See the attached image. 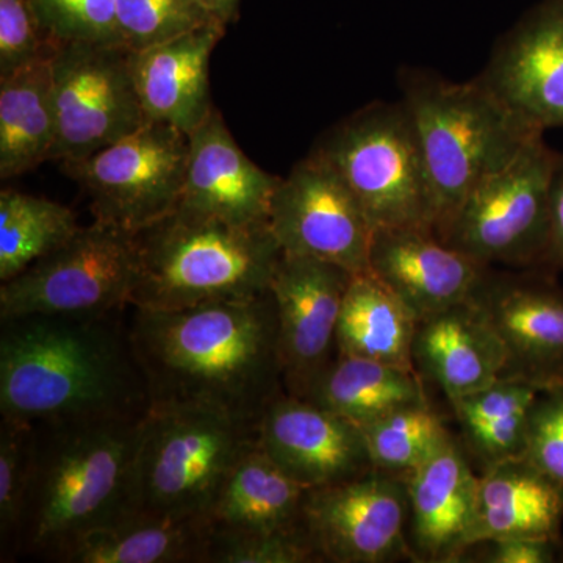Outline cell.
<instances>
[{"instance_id":"cell-31","label":"cell","mask_w":563,"mask_h":563,"mask_svg":"<svg viewBox=\"0 0 563 563\" xmlns=\"http://www.w3.org/2000/svg\"><path fill=\"white\" fill-rule=\"evenodd\" d=\"M373 468L406 477L451 439L429 404H413L361 426Z\"/></svg>"},{"instance_id":"cell-24","label":"cell","mask_w":563,"mask_h":563,"mask_svg":"<svg viewBox=\"0 0 563 563\" xmlns=\"http://www.w3.org/2000/svg\"><path fill=\"white\" fill-rule=\"evenodd\" d=\"M562 521L563 485L526 457L487 465L477 479L472 547L510 537L561 540Z\"/></svg>"},{"instance_id":"cell-22","label":"cell","mask_w":563,"mask_h":563,"mask_svg":"<svg viewBox=\"0 0 563 563\" xmlns=\"http://www.w3.org/2000/svg\"><path fill=\"white\" fill-rule=\"evenodd\" d=\"M413 358L450 401L501 379L507 366L503 340L474 296L418 322Z\"/></svg>"},{"instance_id":"cell-3","label":"cell","mask_w":563,"mask_h":563,"mask_svg":"<svg viewBox=\"0 0 563 563\" xmlns=\"http://www.w3.org/2000/svg\"><path fill=\"white\" fill-rule=\"evenodd\" d=\"M144 417L33 422L35 465L16 559L54 562L77 537L128 514Z\"/></svg>"},{"instance_id":"cell-30","label":"cell","mask_w":563,"mask_h":563,"mask_svg":"<svg viewBox=\"0 0 563 563\" xmlns=\"http://www.w3.org/2000/svg\"><path fill=\"white\" fill-rule=\"evenodd\" d=\"M80 225L68 207L14 190L0 192V282L68 243Z\"/></svg>"},{"instance_id":"cell-9","label":"cell","mask_w":563,"mask_h":563,"mask_svg":"<svg viewBox=\"0 0 563 563\" xmlns=\"http://www.w3.org/2000/svg\"><path fill=\"white\" fill-rule=\"evenodd\" d=\"M135 233L95 221L0 285V320L27 314H106L131 307Z\"/></svg>"},{"instance_id":"cell-27","label":"cell","mask_w":563,"mask_h":563,"mask_svg":"<svg viewBox=\"0 0 563 563\" xmlns=\"http://www.w3.org/2000/svg\"><path fill=\"white\" fill-rule=\"evenodd\" d=\"M418 320L372 273L352 276L336 324V354L368 358L417 372Z\"/></svg>"},{"instance_id":"cell-20","label":"cell","mask_w":563,"mask_h":563,"mask_svg":"<svg viewBox=\"0 0 563 563\" xmlns=\"http://www.w3.org/2000/svg\"><path fill=\"white\" fill-rule=\"evenodd\" d=\"M415 561L457 562L472 548L477 479L453 437L407 474Z\"/></svg>"},{"instance_id":"cell-12","label":"cell","mask_w":563,"mask_h":563,"mask_svg":"<svg viewBox=\"0 0 563 563\" xmlns=\"http://www.w3.org/2000/svg\"><path fill=\"white\" fill-rule=\"evenodd\" d=\"M268 224L285 254L368 272L372 222L342 177L313 152L280 177Z\"/></svg>"},{"instance_id":"cell-25","label":"cell","mask_w":563,"mask_h":563,"mask_svg":"<svg viewBox=\"0 0 563 563\" xmlns=\"http://www.w3.org/2000/svg\"><path fill=\"white\" fill-rule=\"evenodd\" d=\"M206 518L128 512L77 537L58 563H207Z\"/></svg>"},{"instance_id":"cell-6","label":"cell","mask_w":563,"mask_h":563,"mask_svg":"<svg viewBox=\"0 0 563 563\" xmlns=\"http://www.w3.org/2000/svg\"><path fill=\"white\" fill-rule=\"evenodd\" d=\"M258 444V421L207 407H151L128 512L206 518L233 466Z\"/></svg>"},{"instance_id":"cell-16","label":"cell","mask_w":563,"mask_h":563,"mask_svg":"<svg viewBox=\"0 0 563 563\" xmlns=\"http://www.w3.org/2000/svg\"><path fill=\"white\" fill-rule=\"evenodd\" d=\"M477 79L532 131L563 128V0L507 33Z\"/></svg>"},{"instance_id":"cell-4","label":"cell","mask_w":563,"mask_h":563,"mask_svg":"<svg viewBox=\"0 0 563 563\" xmlns=\"http://www.w3.org/2000/svg\"><path fill=\"white\" fill-rule=\"evenodd\" d=\"M131 307L179 310L269 290L282 250L268 222L231 224L176 209L135 233Z\"/></svg>"},{"instance_id":"cell-18","label":"cell","mask_w":563,"mask_h":563,"mask_svg":"<svg viewBox=\"0 0 563 563\" xmlns=\"http://www.w3.org/2000/svg\"><path fill=\"white\" fill-rule=\"evenodd\" d=\"M487 268L431 229H376L369 246L368 272L409 307L418 322L473 299Z\"/></svg>"},{"instance_id":"cell-17","label":"cell","mask_w":563,"mask_h":563,"mask_svg":"<svg viewBox=\"0 0 563 563\" xmlns=\"http://www.w3.org/2000/svg\"><path fill=\"white\" fill-rule=\"evenodd\" d=\"M507 355L504 377L563 387V291L540 277H485L474 295Z\"/></svg>"},{"instance_id":"cell-32","label":"cell","mask_w":563,"mask_h":563,"mask_svg":"<svg viewBox=\"0 0 563 563\" xmlns=\"http://www.w3.org/2000/svg\"><path fill=\"white\" fill-rule=\"evenodd\" d=\"M36 432L31 421H0V561H16L18 539L33 465Z\"/></svg>"},{"instance_id":"cell-7","label":"cell","mask_w":563,"mask_h":563,"mask_svg":"<svg viewBox=\"0 0 563 563\" xmlns=\"http://www.w3.org/2000/svg\"><path fill=\"white\" fill-rule=\"evenodd\" d=\"M313 154L335 169L376 229L435 232V203L406 103L373 102L329 129Z\"/></svg>"},{"instance_id":"cell-23","label":"cell","mask_w":563,"mask_h":563,"mask_svg":"<svg viewBox=\"0 0 563 563\" xmlns=\"http://www.w3.org/2000/svg\"><path fill=\"white\" fill-rule=\"evenodd\" d=\"M310 490L257 444L233 466L211 504L209 540L307 533L303 510Z\"/></svg>"},{"instance_id":"cell-39","label":"cell","mask_w":563,"mask_h":563,"mask_svg":"<svg viewBox=\"0 0 563 563\" xmlns=\"http://www.w3.org/2000/svg\"><path fill=\"white\" fill-rule=\"evenodd\" d=\"M543 266L563 269V154H559L551 184L550 243Z\"/></svg>"},{"instance_id":"cell-5","label":"cell","mask_w":563,"mask_h":563,"mask_svg":"<svg viewBox=\"0 0 563 563\" xmlns=\"http://www.w3.org/2000/svg\"><path fill=\"white\" fill-rule=\"evenodd\" d=\"M399 85L431 180L435 233L442 236L468 192L543 132L517 120L477 77L454 84L429 70L404 69Z\"/></svg>"},{"instance_id":"cell-36","label":"cell","mask_w":563,"mask_h":563,"mask_svg":"<svg viewBox=\"0 0 563 563\" xmlns=\"http://www.w3.org/2000/svg\"><path fill=\"white\" fill-rule=\"evenodd\" d=\"M312 562H320V558L306 532L209 540V550H207V563Z\"/></svg>"},{"instance_id":"cell-38","label":"cell","mask_w":563,"mask_h":563,"mask_svg":"<svg viewBox=\"0 0 563 563\" xmlns=\"http://www.w3.org/2000/svg\"><path fill=\"white\" fill-rule=\"evenodd\" d=\"M483 544H487L484 561L488 563H551L558 558L561 540L510 537Z\"/></svg>"},{"instance_id":"cell-33","label":"cell","mask_w":563,"mask_h":563,"mask_svg":"<svg viewBox=\"0 0 563 563\" xmlns=\"http://www.w3.org/2000/svg\"><path fill=\"white\" fill-rule=\"evenodd\" d=\"M117 21L122 43L133 52L218 22L201 0H117Z\"/></svg>"},{"instance_id":"cell-21","label":"cell","mask_w":563,"mask_h":563,"mask_svg":"<svg viewBox=\"0 0 563 563\" xmlns=\"http://www.w3.org/2000/svg\"><path fill=\"white\" fill-rule=\"evenodd\" d=\"M225 25L211 22L179 38L133 52V76L150 121L190 135L214 109L209 65Z\"/></svg>"},{"instance_id":"cell-11","label":"cell","mask_w":563,"mask_h":563,"mask_svg":"<svg viewBox=\"0 0 563 563\" xmlns=\"http://www.w3.org/2000/svg\"><path fill=\"white\" fill-rule=\"evenodd\" d=\"M51 65L57 121L52 161L88 157L150 122L125 44H55Z\"/></svg>"},{"instance_id":"cell-2","label":"cell","mask_w":563,"mask_h":563,"mask_svg":"<svg viewBox=\"0 0 563 563\" xmlns=\"http://www.w3.org/2000/svg\"><path fill=\"white\" fill-rule=\"evenodd\" d=\"M122 312L0 320L2 417L55 422L150 412Z\"/></svg>"},{"instance_id":"cell-13","label":"cell","mask_w":563,"mask_h":563,"mask_svg":"<svg viewBox=\"0 0 563 563\" xmlns=\"http://www.w3.org/2000/svg\"><path fill=\"white\" fill-rule=\"evenodd\" d=\"M303 525L320 562L385 563L413 558L406 479L369 470L344 483L313 488Z\"/></svg>"},{"instance_id":"cell-26","label":"cell","mask_w":563,"mask_h":563,"mask_svg":"<svg viewBox=\"0 0 563 563\" xmlns=\"http://www.w3.org/2000/svg\"><path fill=\"white\" fill-rule=\"evenodd\" d=\"M52 52L11 76L0 77L2 180L31 173L41 163L54 158L57 121L52 90Z\"/></svg>"},{"instance_id":"cell-14","label":"cell","mask_w":563,"mask_h":563,"mask_svg":"<svg viewBox=\"0 0 563 563\" xmlns=\"http://www.w3.org/2000/svg\"><path fill=\"white\" fill-rule=\"evenodd\" d=\"M351 272L335 263L282 252L269 291L277 312L284 390L306 398L336 357V324Z\"/></svg>"},{"instance_id":"cell-1","label":"cell","mask_w":563,"mask_h":563,"mask_svg":"<svg viewBox=\"0 0 563 563\" xmlns=\"http://www.w3.org/2000/svg\"><path fill=\"white\" fill-rule=\"evenodd\" d=\"M131 309L151 407H207L258 421L285 393L272 291L179 310Z\"/></svg>"},{"instance_id":"cell-34","label":"cell","mask_w":563,"mask_h":563,"mask_svg":"<svg viewBox=\"0 0 563 563\" xmlns=\"http://www.w3.org/2000/svg\"><path fill=\"white\" fill-rule=\"evenodd\" d=\"M41 29L55 44L122 43L117 0H31Z\"/></svg>"},{"instance_id":"cell-40","label":"cell","mask_w":563,"mask_h":563,"mask_svg":"<svg viewBox=\"0 0 563 563\" xmlns=\"http://www.w3.org/2000/svg\"><path fill=\"white\" fill-rule=\"evenodd\" d=\"M201 2L213 20L228 27L239 18L242 0H201Z\"/></svg>"},{"instance_id":"cell-29","label":"cell","mask_w":563,"mask_h":563,"mask_svg":"<svg viewBox=\"0 0 563 563\" xmlns=\"http://www.w3.org/2000/svg\"><path fill=\"white\" fill-rule=\"evenodd\" d=\"M540 393L526 380L501 377L488 387L451 399L466 442L485 465L525 457L529 422Z\"/></svg>"},{"instance_id":"cell-37","label":"cell","mask_w":563,"mask_h":563,"mask_svg":"<svg viewBox=\"0 0 563 563\" xmlns=\"http://www.w3.org/2000/svg\"><path fill=\"white\" fill-rule=\"evenodd\" d=\"M525 457L563 485V387L540 393L529 422Z\"/></svg>"},{"instance_id":"cell-19","label":"cell","mask_w":563,"mask_h":563,"mask_svg":"<svg viewBox=\"0 0 563 563\" xmlns=\"http://www.w3.org/2000/svg\"><path fill=\"white\" fill-rule=\"evenodd\" d=\"M187 177L177 209L231 224L268 222L280 177L263 172L233 139L214 107L190 133Z\"/></svg>"},{"instance_id":"cell-28","label":"cell","mask_w":563,"mask_h":563,"mask_svg":"<svg viewBox=\"0 0 563 563\" xmlns=\"http://www.w3.org/2000/svg\"><path fill=\"white\" fill-rule=\"evenodd\" d=\"M306 399L358 426L401 407L428 402L418 372L339 354L314 380Z\"/></svg>"},{"instance_id":"cell-35","label":"cell","mask_w":563,"mask_h":563,"mask_svg":"<svg viewBox=\"0 0 563 563\" xmlns=\"http://www.w3.org/2000/svg\"><path fill=\"white\" fill-rule=\"evenodd\" d=\"M31 0H0V77L11 76L54 51Z\"/></svg>"},{"instance_id":"cell-8","label":"cell","mask_w":563,"mask_h":563,"mask_svg":"<svg viewBox=\"0 0 563 563\" xmlns=\"http://www.w3.org/2000/svg\"><path fill=\"white\" fill-rule=\"evenodd\" d=\"M558 158L543 133L533 135L512 161L468 192L440 239L487 266H543Z\"/></svg>"},{"instance_id":"cell-10","label":"cell","mask_w":563,"mask_h":563,"mask_svg":"<svg viewBox=\"0 0 563 563\" xmlns=\"http://www.w3.org/2000/svg\"><path fill=\"white\" fill-rule=\"evenodd\" d=\"M188 155L187 133L150 121L117 143L62 165L90 196L95 221L139 233L179 206Z\"/></svg>"},{"instance_id":"cell-15","label":"cell","mask_w":563,"mask_h":563,"mask_svg":"<svg viewBox=\"0 0 563 563\" xmlns=\"http://www.w3.org/2000/svg\"><path fill=\"white\" fill-rule=\"evenodd\" d=\"M258 446L312 490L373 470L361 426L288 393L277 396L258 420Z\"/></svg>"}]
</instances>
